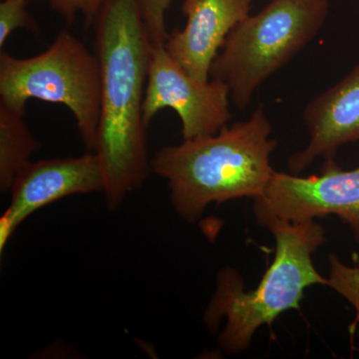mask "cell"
Instances as JSON below:
<instances>
[{"label":"cell","mask_w":359,"mask_h":359,"mask_svg":"<svg viewBox=\"0 0 359 359\" xmlns=\"http://www.w3.org/2000/svg\"><path fill=\"white\" fill-rule=\"evenodd\" d=\"M60 104L74 117L85 147L95 151L101 107L98 56L67 29L39 55L0 51V103L25 113L28 101Z\"/></svg>","instance_id":"cell-5"},{"label":"cell","mask_w":359,"mask_h":359,"mask_svg":"<svg viewBox=\"0 0 359 359\" xmlns=\"http://www.w3.org/2000/svg\"><path fill=\"white\" fill-rule=\"evenodd\" d=\"M231 94L217 79H197L167 51L165 44H152L143 102L146 126L161 110H174L180 118L183 140L209 136L230 124Z\"/></svg>","instance_id":"cell-7"},{"label":"cell","mask_w":359,"mask_h":359,"mask_svg":"<svg viewBox=\"0 0 359 359\" xmlns=\"http://www.w3.org/2000/svg\"><path fill=\"white\" fill-rule=\"evenodd\" d=\"M254 0H183V29H175L165 47L193 77L207 81L226 37L250 15Z\"/></svg>","instance_id":"cell-10"},{"label":"cell","mask_w":359,"mask_h":359,"mask_svg":"<svg viewBox=\"0 0 359 359\" xmlns=\"http://www.w3.org/2000/svg\"><path fill=\"white\" fill-rule=\"evenodd\" d=\"M330 276L327 287L337 292L346 299L355 311V320L353 327L359 339V259L353 262V266H347L335 256L330 255Z\"/></svg>","instance_id":"cell-12"},{"label":"cell","mask_w":359,"mask_h":359,"mask_svg":"<svg viewBox=\"0 0 359 359\" xmlns=\"http://www.w3.org/2000/svg\"><path fill=\"white\" fill-rule=\"evenodd\" d=\"M29 0H2L0 4V48L8 37L20 28L39 34V26L26 9Z\"/></svg>","instance_id":"cell-13"},{"label":"cell","mask_w":359,"mask_h":359,"mask_svg":"<svg viewBox=\"0 0 359 359\" xmlns=\"http://www.w3.org/2000/svg\"><path fill=\"white\" fill-rule=\"evenodd\" d=\"M263 105L249 119L228 124L218 133L164 146L151 159L153 173L167 180L172 205L195 223L212 203L259 197L275 170L278 146Z\"/></svg>","instance_id":"cell-2"},{"label":"cell","mask_w":359,"mask_h":359,"mask_svg":"<svg viewBox=\"0 0 359 359\" xmlns=\"http://www.w3.org/2000/svg\"><path fill=\"white\" fill-rule=\"evenodd\" d=\"M327 14L328 0H271L228 35L210 78L228 86L238 109H248L257 90L318 35Z\"/></svg>","instance_id":"cell-4"},{"label":"cell","mask_w":359,"mask_h":359,"mask_svg":"<svg viewBox=\"0 0 359 359\" xmlns=\"http://www.w3.org/2000/svg\"><path fill=\"white\" fill-rule=\"evenodd\" d=\"M259 226L268 229L276 240L275 259L261 282L256 289L245 292L237 271L222 269L216 292L204 313L205 325L212 332L226 318L219 344L229 354L247 351L257 328L271 325L289 309H299L308 287L327 283L313 263V255L327 242L321 224L314 219H269Z\"/></svg>","instance_id":"cell-3"},{"label":"cell","mask_w":359,"mask_h":359,"mask_svg":"<svg viewBox=\"0 0 359 359\" xmlns=\"http://www.w3.org/2000/svg\"><path fill=\"white\" fill-rule=\"evenodd\" d=\"M302 121L309 140L290 156L287 167L292 174H301L318 158L335 159L340 147L359 142V62L306 104Z\"/></svg>","instance_id":"cell-9"},{"label":"cell","mask_w":359,"mask_h":359,"mask_svg":"<svg viewBox=\"0 0 359 359\" xmlns=\"http://www.w3.org/2000/svg\"><path fill=\"white\" fill-rule=\"evenodd\" d=\"M93 26L101 69L94 152L103 169L106 204L115 211L152 172L143 118L152 42L139 0H108Z\"/></svg>","instance_id":"cell-1"},{"label":"cell","mask_w":359,"mask_h":359,"mask_svg":"<svg viewBox=\"0 0 359 359\" xmlns=\"http://www.w3.org/2000/svg\"><path fill=\"white\" fill-rule=\"evenodd\" d=\"M25 113L0 103V190L11 192L16 177L41 148L25 121Z\"/></svg>","instance_id":"cell-11"},{"label":"cell","mask_w":359,"mask_h":359,"mask_svg":"<svg viewBox=\"0 0 359 359\" xmlns=\"http://www.w3.org/2000/svg\"><path fill=\"white\" fill-rule=\"evenodd\" d=\"M16 231V226L11 221V217L6 212L0 217V254H4L8 245L9 240L13 237L14 231Z\"/></svg>","instance_id":"cell-16"},{"label":"cell","mask_w":359,"mask_h":359,"mask_svg":"<svg viewBox=\"0 0 359 359\" xmlns=\"http://www.w3.org/2000/svg\"><path fill=\"white\" fill-rule=\"evenodd\" d=\"M105 179L94 151L79 157L54 158L27 165L11 187L6 210L16 229L35 212L70 196L104 192Z\"/></svg>","instance_id":"cell-8"},{"label":"cell","mask_w":359,"mask_h":359,"mask_svg":"<svg viewBox=\"0 0 359 359\" xmlns=\"http://www.w3.org/2000/svg\"><path fill=\"white\" fill-rule=\"evenodd\" d=\"M51 8L72 25L77 18L82 16L86 25H94L97 16L108 0H46Z\"/></svg>","instance_id":"cell-15"},{"label":"cell","mask_w":359,"mask_h":359,"mask_svg":"<svg viewBox=\"0 0 359 359\" xmlns=\"http://www.w3.org/2000/svg\"><path fill=\"white\" fill-rule=\"evenodd\" d=\"M254 202L259 224L269 219L304 222L335 215L359 243V166L344 170L330 159L320 175L299 177L275 171Z\"/></svg>","instance_id":"cell-6"},{"label":"cell","mask_w":359,"mask_h":359,"mask_svg":"<svg viewBox=\"0 0 359 359\" xmlns=\"http://www.w3.org/2000/svg\"><path fill=\"white\" fill-rule=\"evenodd\" d=\"M173 0H139L142 15L152 44H165L169 39L166 14Z\"/></svg>","instance_id":"cell-14"}]
</instances>
